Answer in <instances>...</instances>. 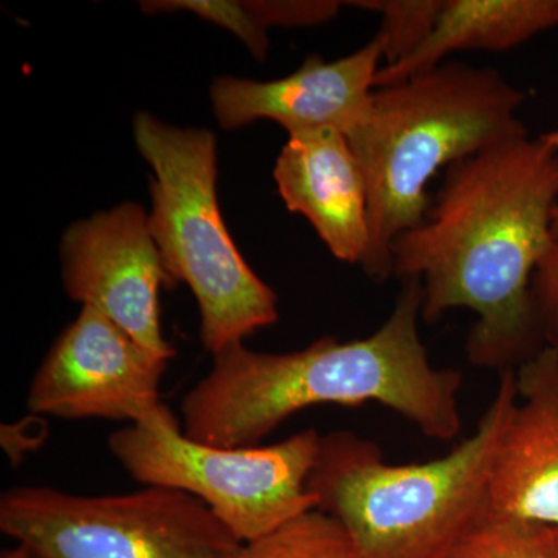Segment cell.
<instances>
[{
  "label": "cell",
  "mask_w": 558,
  "mask_h": 558,
  "mask_svg": "<svg viewBox=\"0 0 558 558\" xmlns=\"http://www.w3.org/2000/svg\"><path fill=\"white\" fill-rule=\"evenodd\" d=\"M557 205V150L512 138L450 165L424 222L392 244V277L418 281L424 322L476 315L465 349L480 368L515 371L545 348L531 288Z\"/></svg>",
  "instance_id": "cell-1"
},
{
  "label": "cell",
  "mask_w": 558,
  "mask_h": 558,
  "mask_svg": "<svg viewBox=\"0 0 558 558\" xmlns=\"http://www.w3.org/2000/svg\"><path fill=\"white\" fill-rule=\"evenodd\" d=\"M421 312V284L405 281L389 317L366 339L323 337L281 354L231 344L213 355L207 376L183 396V432L211 446H259L311 407L371 402L427 438L453 440L462 427V376L433 365L418 332Z\"/></svg>",
  "instance_id": "cell-2"
},
{
  "label": "cell",
  "mask_w": 558,
  "mask_h": 558,
  "mask_svg": "<svg viewBox=\"0 0 558 558\" xmlns=\"http://www.w3.org/2000/svg\"><path fill=\"white\" fill-rule=\"evenodd\" d=\"M517 405L515 371L468 439L442 458L389 464L349 429L322 435L307 481L317 510L343 529L357 558H446L488 517L492 473Z\"/></svg>",
  "instance_id": "cell-3"
},
{
  "label": "cell",
  "mask_w": 558,
  "mask_h": 558,
  "mask_svg": "<svg viewBox=\"0 0 558 558\" xmlns=\"http://www.w3.org/2000/svg\"><path fill=\"white\" fill-rule=\"evenodd\" d=\"M524 100L498 70L454 61L374 90L368 112L347 134L368 190L362 269L373 281L392 277V244L424 222L436 172L529 135L519 117Z\"/></svg>",
  "instance_id": "cell-4"
},
{
  "label": "cell",
  "mask_w": 558,
  "mask_h": 558,
  "mask_svg": "<svg viewBox=\"0 0 558 558\" xmlns=\"http://www.w3.org/2000/svg\"><path fill=\"white\" fill-rule=\"evenodd\" d=\"M132 134L153 168L150 233L172 281L197 301L204 348L218 354L277 323V293L248 266L220 213L215 134L148 112L135 116Z\"/></svg>",
  "instance_id": "cell-5"
},
{
  "label": "cell",
  "mask_w": 558,
  "mask_h": 558,
  "mask_svg": "<svg viewBox=\"0 0 558 558\" xmlns=\"http://www.w3.org/2000/svg\"><path fill=\"white\" fill-rule=\"evenodd\" d=\"M322 435L303 429L271 446L218 447L189 438L170 407L112 433L108 447L145 487L201 499L244 545L317 509L307 481Z\"/></svg>",
  "instance_id": "cell-6"
},
{
  "label": "cell",
  "mask_w": 558,
  "mask_h": 558,
  "mask_svg": "<svg viewBox=\"0 0 558 558\" xmlns=\"http://www.w3.org/2000/svg\"><path fill=\"white\" fill-rule=\"evenodd\" d=\"M0 531L31 558H241L244 550L201 499L163 487L106 497L11 488L0 498Z\"/></svg>",
  "instance_id": "cell-7"
},
{
  "label": "cell",
  "mask_w": 558,
  "mask_h": 558,
  "mask_svg": "<svg viewBox=\"0 0 558 558\" xmlns=\"http://www.w3.org/2000/svg\"><path fill=\"white\" fill-rule=\"evenodd\" d=\"M168 362L94 307L62 330L28 389L33 414L137 424L160 407Z\"/></svg>",
  "instance_id": "cell-8"
},
{
  "label": "cell",
  "mask_w": 558,
  "mask_h": 558,
  "mask_svg": "<svg viewBox=\"0 0 558 558\" xmlns=\"http://www.w3.org/2000/svg\"><path fill=\"white\" fill-rule=\"evenodd\" d=\"M62 282L81 307H94L165 360L175 351L161 332L160 290L172 278L135 202L76 220L61 245Z\"/></svg>",
  "instance_id": "cell-9"
},
{
  "label": "cell",
  "mask_w": 558,
  "mask_h": 558,
  "mask_svg": "<svg viewBox=\"0 0 558 558\" xmlns=\"http://www.w3.org/2000/svg\"><path fill=\"white\" fill-rule=\"evenodd\" d=\"M381 61L384 49L374 36L354 53L336 61L311 54L282 78L220 76L209 89L213 113L227 131L270 120L289 135L322 130L347 135L368 112Z\"/></svg>",
  "instance_id": "cell-10"
},
{
  "label": "cell",
  "mask_w": 558,
  "mask_h": 558,
  "mask_svg": "<svg viewBox=\"0 0 558 558\" xmlns=\"http://www.w3.org/2000/svg\"><path fill=\"white\" fill-rule=\"evenodd\" d=\"M517 405L499 446L488 517L558 531V359L548 348L515 369Z\"/></svg>",
  "instance_id": "cell-11"
},
{
  "label": "cell",
  "mask_w": 558,
  "mask_h": 558,
  "mask_svg": "<svg viewBox=\"0 0 558 558\" xmlns=\"http://www.w3.org/2000/svg\"><path fill=\"white\" fill-rule=\"evenodd\" d=\"M274 179L289 211L310 220L333 258L362 267L369 248L368 190L347 135H289Z\"/></svg>",
  "instance_id": "cell-12"
},
{
  "label": "cell",
  "mask_w": 558,
  "mask_h": 558,
  "mask_svg": "<svg viewBox=\"0 0 558 558\" xmlns=\"http://www.w3.org/2000/svg\"><path fill=\"white\" fill-rule=\"evenodd\" d=\"M558 27V0H446L435 31L413 53L381 65L374 87L439 68L453 51H502Z\"/></svg>",
  "instance_id": "cell-13"
},
{
  "label": "cell",
  "mask_w": 558,
  "mask_h": 558,
  "mask_svg": "<svg viewBox=\"0 0 558 558\" xmlns=\"http://www.w3.org/2000/svg\"><path fill=\"white\" fill-rule=\"evenodd\" d=\"M241 558H357L343 529L332 517L311 510L244 545Z\"/></svg>",
  "instance_id": "cell-14"
},
{
  "label": "cell",
  "mask_w": 558,
  "mask_h": 558,
  "mask_svg": "<svg viewBox=\"0 0 558 558\" xmlns=\"http://www.w3.org/2000/svg\"><path fill=\"white\" fill-rule=\"evenodd\" d=\"M347 5L380 14V39L384 65L402 61L435 31L446 0H359Z\"/></svg>",
  "instance_id": "cell-15"
},
{
  "label": "cell",
  "mask_w": 558,
  "mask_h": 558,
  "mask_svg": "<svg viewBox=\"0 0 558 558\" xmlns=\"http://www.w3.org/2000/svg\"><path fill=\"white\" fill-rule=\"evenodd\" d=\"M446 558H558L549 529L487 517Z\"/></svg>",
  "instance_id": "cell-16"
},
{
  "label": "cell",
  "mask_w": 558,
  "mask_h": 558,
  "mask_svg": "<svg viewBox=\"0 0 558 558\" xmlns=\"http://www.w3.org/2000/svg\"><path fill=\"white\" fill-rule=\"evenodd\" d=\"M142 10L146 13H161V11H190L202 20L213 22L219 27L238 36L247 46L250 53L256 60H266L269 53V38L267 32L250 11L247 2H229V0H157V2H142Z\"/></svg>",
  "instance_id": "cell-17"
},
{
  "label": "cell",
  "mask_w": 558,
  "mask_h": 558,
  "mask_svg": "<svg viewBox=\"0 0 558 558\" xmlns=\"http://www.w3.org/2000/svg\"><path fill=\"white\" fill-rule=\"evenodd\" d=\"M255 20L267 32L270 27H310L328 22L339 13L341 2L333 0H275L247 2Z\"/></svg>",
  "instance_id": "cell-18"
},
{
  "label": "cell",
  "mask_w": 558,
  "mask_h": 558,
  "mask_svg": "<svg viewBox=\"0 0 558 558\" xmlns=\"http://www.w3.org/2000/svg\"><path fill=\"white\" fill-rule=\"evenodd\" d=\"M531 290L543 347L558 359V240L538 264Z\"/></svg>",
  "instance_id": "cell-19"
},
{
  "label": "cell",
  "mask_w": 558,
  "mask_h": 558,
  "mask_svg": "<svg viewBox=\"0 0 558 558\" xmlns=\"http://www.w3.org/2000/svg\"><path fill=\"white\" fill-rule=\"evenodd\" d=\"M539 138H542L543 142L546 143V145H549L550 148L556 149L558 153V126L554 131L546 132V134L539 135ZM553 233L554 238L558 240V205L556 209H554L553 215Z\"/></svg>",
  "instance_id": "cell-20"
},
{
  "label": "cell",
  "mask_w": 558,
  "mask_h": 558,
  "mask_svg": "<svg viewBox=\"0 0 558 558\" xmlns=\"http://www.w3.org/2000/svg\"><path fill=\"white\" fill-rule=\"evenodd\" d=\"M0 558H31V557H28L27 550L22 548V546L17 545L16 548L3 550L2 556H0Z\"/></svg>",
  "instance_id": "cell-21"
},
{
  "label": "cell",
  "mask_w": 558,
  "mask_h": 558,
  "mask_svg": "<svg viewBox=\"0 0 558 558\" xmlns=\"http://www.w3.org/2000/svg\"><path fill=\"white\" fill-rule=\"evenodd\" d=\"M550 531V529H549ZM550 534H553L554 538V545H556L557 554H558V531H550Z\"/></svg>",
  "instance_id": "cell-22"
}]
</instances>
